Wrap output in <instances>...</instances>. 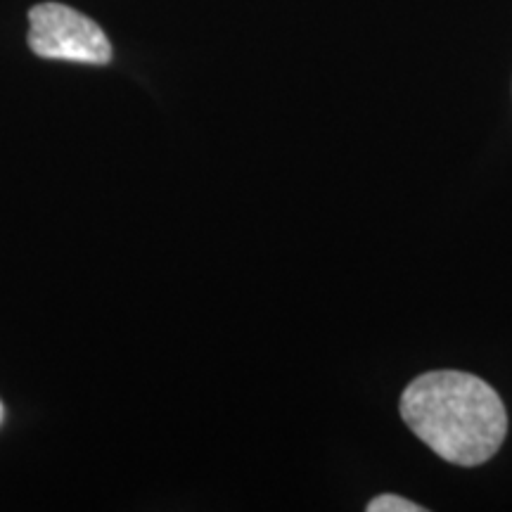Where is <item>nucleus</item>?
<instances>
[{
  "mask_svg": "<svg viewBox=\"0 0 512 512\" xmlns=\"http://www.w3.org/2000/svg\"><path fill=\"white\" fill-rule=\"evenodd\" d=\"M401 418L439 458L460 467L484 465L508 434V413L496 389L460 370H432L408 384Z\"/></svg>",
  "mask_w": 512,
  "mask_h": 512,
  "instance_id": "1",
  "label": "nucleus"
},
{
  "mask_svg": "<svg viewBox=\"0 0 512 512\" xmlns=\"http://www.w3.org/2000/svg\"><path fill=\"white\" fill-rule=\"evenodd\" d=\"M29 48L46 60L112 62V43L105 31L62 3H41L29 10Z\"/></svg>",
  "mask_w": 512,
  "mask_h": 512,
  "instance_id": "2",
  "label": "nucleus"
},
{
  "mask_svg": "<svg viewBox=\"0 0 512 512\" xmlns=\"http://www.w3.org/2000/svg\"><path fill=\"white\" fill-rule=\"evenodd\" d=\"M368 512H425V508L418 503L406 501V498L394 496V494H384L377 496L368 503Z\"/></svg>",
  "mask_w": 512,
  "mask_h": 512,
  "instance_id": "3",
  "label": "nucleus"
},
{
  "mask_svg": "<svg viewBox=\"0 0 512 512\" xmlns=\"http://www.w3.org/2000/svg\"><path fill=\"white\" fill-rule=\"evenodd\" d=\"M0 422H3V403H0Z\"/></svg>",
  "mask_w": 512,
  "mask_h": 512,
  "instance_id": "4",
  "label": "nucleus"
}]
</instances>
